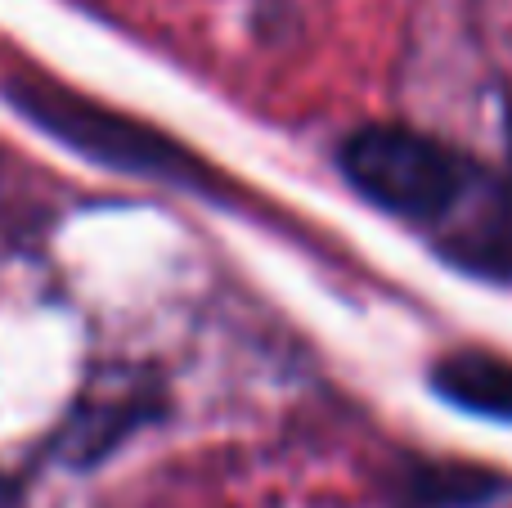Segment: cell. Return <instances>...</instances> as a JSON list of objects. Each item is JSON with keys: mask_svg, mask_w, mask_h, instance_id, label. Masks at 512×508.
<instances>
[{"mask_svg": "<svg viewBox=\"0 0 512 508\" xmlns=\"http://www.w3.org/2000/svg\"><path fill=\"white\" fill-rule=\"evenodd\" d=\"M5 95L14 99V108L32 126H41L45 135L104 162V167L131 171V176H153L185 189H207V167L180 140L162 135L158 126L135 122V117L117 113V108H104L95 99L77 95V90H63L32 77L14 81Z\"/></svg>", "mask_w": 512, "mask_h": 508, "instance_id": "2", "label": "cell"}, {"mask_svg": "<svg viewBox=\"0 0 512 508\" xmlns=\"http://www.w3.org/2000/svg\"><path fill=\"white\" fill-rule=\"evenodd\" d=\"M144 423V396H126V401H81L77 414L68 419V428L59 432V455L68 464H95L104 459L126 432Z\"/></svg>", "mask_w": 512, "mask_h": 508, "instance_id": "5", "label": "cell"}, {"mask_svg": "<svg viewBox=\"0 0 512 508\" xmlns=\"http://www.w3.org/2000/svg\"><path fill=\"white\" fill-rule=\"evenodd\" d=\"M504 140H508V167H512V99H508V113H504Z\"/></svg>", "mask_w": 512, "mask_h": 508, "instance_id": "6", "label": "cell"}, {"mask_svg": "<svg viewBox=\"0 0 512 508\" xmlns=\"http://www.w3.org/2000/svg\"><path fill=\"white\" fill-rule=\"evenodd\" d=\"M508 491V482L490 468L472 464H414L400 473V508H486Z\"/></svg>", "mask_w": 512, "mask_h": 508, "instance_id": "4", "label": "cell"}, {"mask_svg": "<svg viewBox=\"0 0 512 508\" xmlns=\"http://www.w3.org/2000/svg\"><path fill=\"white\" fill-rule=\"evenodd\" d=\"M432 392L454 410L512 423V360L495 351H450L432 365Z\"/></svg>", "mask_w": 512, "mask_h": 508, "instance_id": "3", "label": "cell"}, {"mask_svg": "<svg viewBox=\"0 0 512 508\" xmlns=\"http://www.w3.org/2000/svg\"><path fill=\"white\" fill-rule=\"evenodd\" d=\"M360 198L414 225H445L477 189V171L450 144L409 126H360L337 149Z\"/></svg>", "mask_w": 512, "mask_h": 508, "instance_id": "1", "label": "cell"}]
</instances>
